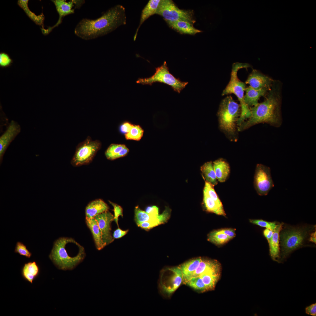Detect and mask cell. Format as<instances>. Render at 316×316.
Masks as SVG:
<instances>
[{
    "mask_svg": "<svg viewBox=\"0 0 316 316\" xmlns=\"http://www.w3.org/2000/svg\"><path fill=\"white\" fill-rule=\"evenodd\" d=\"M220 267L209 270L200 276L205 284L207 290L213 289L219 278Z\"/></svg>",
    "mask_w": 316,
    "mask_h": 316,
    "instance_id": "cell-25",
    "label": "cell"
},
{
    "mask_svg": "<svg viewBox=\"0 0 316 316\" xmlns=\"http://www.w3.org/2000/svg\"><path fill=\"white\" fill-rule=\"evenodd\" d=\"M129 152V149L126 146L115 156L114 158V160L126 156L128 153Z\"/></svg>",
    "mask_w": 316,
    "mask_h": 316,
    "instance_id": "cell-45",
    "label": "cell"
},
{
    "mask_svg": "<svg viewBox=\"0 0 316 316\" xmlns=\"http://www.w3.org/2000/svg\"><path fill=\"white\" fill-rule=\"evenodd\" d=\"M249 221L251 223L266 228L273 231L277 225L275 222H269L262 219H250Z\"/></svg>",
    "mask_w": 316,
    "mask_h": 316,
    "instance_id": "cell-36",
    "label": "cell"
},
{
    "mask_svg": "<svg viewBox=\"0 0 316 316\" xmlns=\"http://www.w3.org/2000/svg\"><path fill=\"white\" fill-rule=\"evenodd\" d=\"M273 232L274 231L267 229H266L263 231L264 235L267 240L268 242L270 241L272 238Z\"/></svg>",
    "mask_w": 316,
    "mask_h": 316,
    "instance_id": "cell-46",
    "label": "cell"
},
{
    "mask_svg": "<svg viewBox=\"0 0 316 316\" xmlns=\"http://www.w3.org/2000/svg\"><path fill=\"white\" fill-rule=\"evenodd\" d=\"M200 170L205 181L210 183L214 186L218 184V181L214 170L213 163L212 161L204 163L201 166Z\"/></svg>",
    "mask_w": 316,
    "mask_h": 316,
    "instance_id": "cell-29",
    "label": "cell"
},
{
    "mask_svg": "<svg viewBox=\"0 0 316 316\" xmlns=\"http://www.w3.org/2000/svg\"><path fill=\"white\" fill-rule=\"evenodd\" d=\"M126 17L125 8L117 5L110 8L95 19H82L76 26L74 32L79 38L89 40L105 35L125 25Z\"/></svg>",
    "mask_w": 316,
    "mask_h": 316,
    "instance_id": "cell-1",
    "label": "cell"
},
{
    "mask_svg": "<svg viewBox=\"0 0 316 316\" xmlns=\"http://www.w3.org/2000/svg\"><path fill=\"white\" fill-rule=\"evenodd\" d=\"M102 143L99 140H93L88 136L83 141L77 145L71 164L75 167L87 165L92 161L97 152L100 149Z\"/></svg>",
    "mask_w": 316,
    "mask_h": 316,
    "instance_id": "cell-8",
    "label": "cell"
},
{
    "mask_svg": "<svg viewBox=\"0 0 316 316\" xmlns=\"http://www.w3.org/2000/svg\"><path fill=\"white\" fill-rule=\"evenodd\" d=\"M156 14L162 16L166 21L182 20L193 24L196 22L193 11L181 9L171 0H161Z\"/></svg>",
    "mask_w": 316,
    "mask_h": 316,
    "instance_id": "cell-9",
    "label": "cell"
},
{
    "mask_svg": "<svg viewBox=\"0 0 316 316\" xmlns=\"http://www.w3.org/2000/svg\"><path fill=\"white\" fill-rule=\"evenodd\" d=\"M316 231L310 235V236L309 238V241L310 242H312L316 244Z\"/></svg>",
    "mask_w": 316,
    "mask_h": 316,
    "instance_id": "cell-49",
    "label": "cell"
},
{
    "mask_svg": "<svg viewBox=\"0 0 316 316\" xmlns=\"http://www.w3.org/2000/svg\"><path fill=\"white\" fill-rule=\"evenodd\" d=\"M14 252L28 258H30L32 255L31 253L27 249L26 245L19 241L16 243Z\"/></svg>",
    "mask_w": 316,
    "mask_h": 316,
    "instance_id": "cell-37",
    "label": "cell"
},
{
    "mask_svg": "<svg viewBox=\"0 0 316 316\" xmlns=\"http://www.w3.org/2000/svg\"><path fill=\"white\" fill-rule=\"evenodd\" d=\"M205 182L203 193L206 194L219 205H223L221 202L214 190V186L207 181H205Z\"/></svg>",
    "mask_w": 316,
    "mask_h": 316,
    "instance_id": "cell-35",
    "label": "cell"
},
{
    "mask_svg": "<svg viewBox=\"0 0 316 316\" xmlns=\"http://www.w3.org/2000/svg\"><path fill=\"white\" fill-rule=\"evenodd\" d=\"M254 188L261 196L267 195L274 186L269 167L262 164L256 166L254 179Z\"/></svg>",
    "mask_w": 316,
    "mask_h": 316,
    "instance_id": "cell-11",
    "label": "cell"
},
{
    "mask_svg": "<svg viewBox=\"0 0 316 316\" xmlns=\"http://www.w3.org/2000/svg\"><path fill=\"white\" fill-rule=\"evenodd\" d=\"M155 70V73L151 76L139 78L136 82L150 85L155 82L163 83L170 86L174 91L178 93H180L188 84V82L182 81L170 73L165 61L161 66L156 68Z\"/></svg>",
    "mask_w": 316,
    "mask_h": 316,
    "instance_id": "cell-7",
    "label": "cell"
},
{
    "mask_svg": "<svg viewBox=\"0 0 316 316\" xmlns=\"http://www.w3.org/2000/svg\"><path fill=\"white\" fill-rule=\"evenodd\" d=\"M283 224V223H281L277 225L272 238L268 242L270 256L275 261H278L280 257L279 235L282 230Z\"/></svg>",
    "mask_w": 316,
    "mask_h": 316,
    "instance_id": "cell-16",
    "label": "cell"
},
{
    "mask_svg": "<svg viewBox=\"0 0 316 316\" xmlns=\"http://www.w3.org/2000/svg\"><path fill=\"white\" fill-rule=\"evenodd\" d=\"M208 241L216 245L223 244L231 239L226 235L220 232L218 230H214L208 235Z\"/></svg>",
    "mask_w": 316,
    "mask_h": 316,
    "instance_id": "cell-31",
    "label": "cell"
},
{
    "mask_svg": "<svg viewBox=\"0 0 316 316\" xmlns=\"http://www.w3.org/2000/svg\"><path fill=\"white\" fill-rule=\"evenodd\" d=\"M161 0H150L142 10L139 24L134 37V40L136 39L138 30L141 25L149 18L156 13Z\"/></svg>",
    "mask_w": 316,
    "mask_h": 316,
    "instance_id": "cell-22",
    "label": "cell"
},
{
    "mask_svg": "<svg viewBox=\"0 0 316 316\" xmlns=\"http://www.w3.org/2000/svg\"><path fill=\"white\" fill-rule=\"evenodd\" d=\"M308 228H291L281 232L279 235L281 247L280 261L284 260L302 245L310 231Z\"/></svg>",
    "mask_w": 316,
    "mask_h": 316,
    "instance_id": "cell-6",
    "label": "cell"
},
{
    "mask_svg": "<svg viewBox=\"0 0 316 316\" xmlns=\"http://www.w3.org/2000/svg\"><path fill=\"white\" fill-rule=\"evenodd\" d=\"M94 218L101 231L103 242L106 245L112 243L114 239L111 235V225L114 221V215L108 210L96 215Z\"/></svg>",
    "mask_w": 316,
    "mask_h": 316,
    "instance_id": "cell-12",
    "label": "cell"
},
{
    "mask_svg": "<svg viewBox=\"0 0 316 316\" xmlns=\"http://www.w3.org/2000/svg\"><path fill=\"white\" fill-rule=\"evenodd\" d=\"M145 211L148 213L159 214V209L155 206L147 207Z\"/></svg>",
    "mask_w": 316,
    "mask_h": 316,
    "instance_id": "cell-47",
    "label": "cell"
},
{
    "mask_svg": "<svg viewBox=\"0 0 316 316\" xmlns=\"http://www.w3.org/2000/svg\"><path fill=\"white\" fill-rule=\"evenodd\" d=\"M251 66L248 63L237 62L233 63L230 80L222 94V96L233 94L236 96L240 102L241 114L237 122L238 126L250 117L251 113L250 108L244 100V93L246 88L245 84L238 78L237 73L240 69H247Z\"/></svg>",
    "mask_w": 316,
    "mask_h": 316,
    "instance_id": "cell-5",
    "label": "cell"
},
{
    "mask_svg": "<svg viewBox=\"0 0 316 316\" xmlns=\"http://www.w3.org/2000/svg\"><path fill=\"white\" fill-rule=\"evenodd\" d=\"M203 204L207 211L226 216L223 205L218 204L205 193H203Z\"/></svg>",
    "mask_w": 316,
    "mask_h": 316,
    "instance_id": "cell-28",
    "label": "cell"
},
{
    "mask_svg": "<svg viewBox=\"0 0 316 316\" xmlns=\"http://www.w3.org/2000/svg\"><path fill=\"white\" fill-rule=\"evenodd\" d=\"M13 60L9 55L7 53L1 52L0 53V67L2 68H6L11 65Z\"/></svg>",
    "mask_w": 316,
    "mask_h": 316,
    "instance_id": "cell-38",
    "label": "cell"
},
{
    "mask_svg": "<svg viewBox=\"0 0 316 316\" xmlns=\"http://www.w3.org/2000/svg\"><path fill=\"white\" fill-rule=\"evenodd\" d=\"M28 0H18V4L24 11L29 18L36 25L44 28V16L43 13L39 15H36L29 9L28 6Z\"/></svg>",
    "mask_w": 316,
    "mask_h": 316,
    "instance_id": "cell-27",
    "label": "cell"
},
{
    "mask_svg": "<svg viewBox=\"0 0 316 316\" xmlns=\"http://www.w3.org/2000/svg\"><path fill=\"white\" fill-rule=\"evenodd\" d=\"M144 130L139 125H133L130 130L125 135L127 140H133L139 141L143 136Z\"/></svg>",
    "mask_w": 316,
    "mask_h": 316,
    "instance_id": "cell-32",
    "label": "cell"
},
{
    "mask_svg": "<svg viewBox=\"0 0 316 316\" xmlns=\"http://www.w3.org/2000/svg\"><path fill=\"white\" fill-rule=\"evenodd\" d=\"M128 230L124 231L121 229L119 227L116 229L114 232L113 234V237L115 239H118L121 238L126 235L128 232Z\"/></svg>",
    "mask_w": 316,
    "mask_h": 316,
    "instance_id": "cell-42",
    "label": "cell"
},
{
    "mask_svg": "<svg viewBox=\"0 0 316 316\" xmlns=\"http://www.w3.org/2000/svg\"><path fill=\"white\" fill-rule=\"evenodd\" d=\"M109 202L114 207L113 210L114 212V221L117 224L118 227H119L118 219L119 217L120 216H121L122 217H123L122 208L120 206L110 201H109Z\"/></svg>",
    "mask_w": 316,
    "mask_h": 316,
    "instance_id": "cell-40",
    "label": "cell"
},
{
    "mask_svg": "<svg viewBox=\"0 0 316 316\" xmlns=\"http://www.w3.org/2000/svg\"><path fill=\"white\" fill-rule=\"evenodd\" d=\"M213 165L217 179L221 183L225 182L229 176L230 166L225 159H219L214 161Z\"/></svg>",
    "mask_w": 316,
    "mask_h": 316,
    "instance_id": "cell-20",
    "label": "cell"
},
{
    "mask_svg": "<svg viewBox=\"0 0 316 316\" xmlns=\"http://www.w3.org/2000/svg\"><path fill=\"white\" fill-rule=\"evenodd\" d=\"M201 258L198 257L191 259L179 266L182 273L184 284H186L193 277L201 261Z\"/></svg>",
    "mask_w": 316,
    "mask_h": 316,
    "instance_id": "cell-17",
    "label": "cell"
},
{
    "mask_svg": "<svg viewBox=\"0 0 316 316\" xmlns=\"http://www.w3.org/2000/svg\"><path fill=\"white\" fill-rule=\"evenodd\" d=\"M186 284L199 292H204L207 291L205 284L200 276L192 278Z\"/></svg>",
    "mask_w": 316,
    "mask_h": 316,
    "instance_id": "cell-33",
    "label": "cell"
},
{
    "mask_svg": "<svg viewBox=\"0 0 316 316\" xmlns=\"http://www.w3.org/2000/svg\"><path fill=\"white\" fill-rule=\"evenodd\" d=\"M221 232L228 236L231 239L236 236L235 230L232 228H226L218 230Z\"/></svg>",
    "mask_w": 316,
    "mask_h": 316,
    "instance_id": "cell-43",
    "label": "cell"
},
{
    "mask_svg": "<svg viewBox=\"0 0 316 316\" xmlns=\"http://www.w3.org/2000/svg\"><path fill=\"white\" fill-rule=\"evenodd\" d=\"M166 22L170 27L181 34L195 35L202 32L195 28L193 24L187 21L177 20Z\"/></svg>",
    "mask_w": 316,
    "mask_h": 316,
    "instance_id": "cell-21",
    "label": "cell"
},
{
    "mask_svg": "<svg viewBox=\"0 0 316 316\" xmlns=\"http://www.w3.org/2000/svg\"><path fill=\"white\" fill-rule=\"evenodd\" d=\"M55 6L59 15L57 22L52 27L48 28L51 32L53 29L58 26L62 22V18L65 16L74 13V9L73 8L74 4L72 0L66 2L65 0H51Z\"/></svg>",
    "mask_w": 316,
    "mask_h": 316,
    "instance_id": "cell-15",
    "label": "cell"
},
{
    "mask_svg": "<svg viewBox=\"0 0 316 316\" xmlns=\"http://www.w3.org/2000/svg\"><path fill=\"white\" fill-rule=\"evenodd\" d=\"M268 89L263 88L257 90L250 86L246 87L244 97L245 102L249 107L255 106L258 103L260 98L266 94Z\"/></svg>",
    "mask_w": 316,
    "mask_h": 316,
    "instance_id": "cell-23",
    "label": "cell"
},
{
    "mask_svg": "<svg viewBox=\"0 0 316 316\" xmlns=\"http://www.w3.org/2000/svg\"><path fill=\"white\" fill-rule=\"evenodd\" d=\"M272 82V80L269 78L254 70L248 76L245 83L258 90L263 88L269 89Z\"/></svg>",
    "mask_w": 316,
    "mask_h": 316,
    "instance_id": "cell-14",
    "label": "cell"
},
{
    "mask_svg": "<svg viewBox=\"0 0 316 316\" xmlns=\"http://www.w3.org/2000/svg\"><path fill=\"white\" fill-rule=\"evenodd\" d=\"M241 114L240 104L231 96H227L221 101L217 112L219 126L232 140L236 136V126Z\"/></svg>",
    "mask_w": 316,
    "mask_h": 316,
    "instance_id": "cell-4",
    "label": "cell"
},
{
    "mask_svg": "<svg viewBox=\"0 0 316 316\" xmlns=\"http://www.w3.org/2000/svg\"><path fill=\"white\" fill-rule=\"evenodd\" d=\"M135 220L137 225L142 222L151 220H160L162 224L165 223V220L162 214H157L148 213L141 210L138 205L135 209Z\"/></svg>",
    "mask_w": 316,
    "mask_h": 316,
    "instance_id": "cell-24",
    "label": "cell"
},
{
    "mask_svg": "<svg viewBox=\"0 0 316 316\" xmlns=\"http://www.w3.org/2000/svg\"><path fill=\"white\" fill-rule=\"evenodd\" d=\"M126 145L124 144L112 143L110 145L106 150L105 156L110 160H114L115 156Z\"/></svg>",
    "mask_w": 316,
    "mask_h": 316,
    "instance_id": "cell-34",
    "label": "cell"
},
{
    "mask_svg": "<svg viewBox=\"0 0 316 316\" xmlns=\"http://www.w3.org/2000/svg\"><path fill=\"white\" fill-rule=\"evenodd\" d=\"M75 8H80L85 3V0H72Z\"/></svg>",
    "mask_w": 316,
    "mask_h": 316,
    "instance_id": "cell-48",
    "label": "cell"
},
{
    "mask_svg": "<svg viewBox=\"0 0 316 316\" xmlns=\"http://www.w3.org/2000/svg\"><path fill=\"white\" fill-rule=\"evenodd\" d=\"M20 125L12 120L6 130L0 137V162L2 163L4 154L11 142L21 131Z\"/></svg>",
    "mask_w": 316,
    "mask_h": 316,
    "instance_id": "cell-13",
    "label": "cell"
},
{
    "mask_svg": "<svg viewBox=\"0 0 316 316\" xmlns=\"http://www.w3.org/2000/svg\"><path fill=\"white\" fill-rule=\"evenodd\" d=\"M133 125L129 122H125L119 126V132L125 135L129 132Z\"/></svg>",
    "mask_w": 316,
    "mask_h": 316,
    "instance_id": "cell-41",
    "label": "cell"
},
{
    "mask_svg": "<svg viewBox=\"0 0 316 316\" xmlns=\"http://www.w3.org/2000/svg\"><path fill=\"white\" fill-rule=\"evenodd\" d=\"M161 224H162L160 220H156L144 221L137 225L142 229L147 230Z\"/></svg>",
    "mask_w": 316,
    "mask_h": 316,
    "instance_id": "cell-39",
    "label": "cell"
},
{
    "mask_svg": "<svg viewBox=\"0 0 316 316\" xmlns=\"http://www.w3.org/2000/svg\"><path fill=\"white\" fill-rule=\"evenodd\" d=\"M85 256L84 248L74 239L61 237L54 242L49 257L58 269L66 271L74 269Z\"/></svg>",
    "mask_w": 316,
    "mask_h": 316,
    "instance_id": "cell-3",
    "label": "cell"
},
{
    "mask_svg": "<svg viewBox=\"0 0 316 316\" xmlns=\"http://www.w3.org/2000/svg\"><path fill=\"white\" fill-rule=\"evenodd\" d=\"M109 209L108 205L102 200H95L90 202L86 206L85 217L94 218L96 215L109 210Z\"/></svg>",
    "mask_w": 316,
    "mask_h": 316,
    "instance_id": "cell-18",
    "label": "cell"
},
{
    "mask_svg": "<svg viewBox=\"0 0 316 316\" xmlns=\"http://www.w3.org/2000/svg\"><path fill=\"white\" fill-rule=\"evenodd\" d=\"M86 224L92 234L96 247L98 250H100L106 246L103 242L102 233L97 222L95 218L85 217Z\"/></svg>",
    "mask_w": 316,
    "mask_h": 316,
    "instance_id": "cell-19",
    "label": "cell"
},
{
    "mask_svg": "<svg viewBox=\"0 0 316 316\" xmlns=\"http://www.w3.org/2000/svg\"><path fill=\"white\" fill-rule=\"evenodd\" d=\"M280 105V97L276 91L272 89L264 101L250 108L251 116L238 127V130L243 131L261 123H266L275 127H280L282 123Z\"/></svg>",
    "mask_w": 316,
    "mask_h": 316,
    "instance_id": "cell-2",
    "label": "cell"
},
{
    "mask_svg": "<svg viewBox=\"0 0 316 316\" xmlns=\"http://www.w3.org/2000/svg\"><path fill=\"white\" fill-rule=\"evenodd\" d=\"M39 272V267L36 262H30L24 265L21 273L25 280L32 284L33 281L38 275Z\"/></svg>",
    "mask_w": 316,
    "mask_h": 316,
    "instance_id": "cell-26",
    "label": "cell"
},
{
    "mask_svg": "<svg viewBox=\"0 0 316 316\" xmlns=\"http://www.w3.org/2000/svg\"><path fill=\"white\" fill-rule=\"evenodd\" d=\"M305 313L313 316L316 315V303H315L307 306L305 308Z\"/></svg>",
    "mask_w": 316,
    "mask_h": 316,
    "instance_id": "cell-44",
    "label": "cell"
},
{
    "mask_svg": "<svg viewBox=\"0 0 316 316\" xmlns=\"http://www.w3.org/2000/svg\"><path fill=\"white\" fill-rule=\"evenodd\" d=\"M182 282L183 275L179 266L164 268L160 274L159 287L160 292L163 296H169Z\"/></svg>",
    "mask_w": 316,
    "mask_h": 316,
    "instance_id": "cell-10",
    "label": "cell"
},
{
    "mask_svg": "<svg viewBox=\"0 0 316 316\" xmlns=\"http://www.w3.org/2000/svg\"><path fill=\"white\" fill-rule=\"evenodd\" d=\"M219 267H220V264L216 260L201 258L193 277L200 276L209 270Z\"/></svg>",
    "mask_w": 316,
    "mask_h": 316,
    "instance_id": "cell-30",
    "label": "cell"
}]
</instances>
